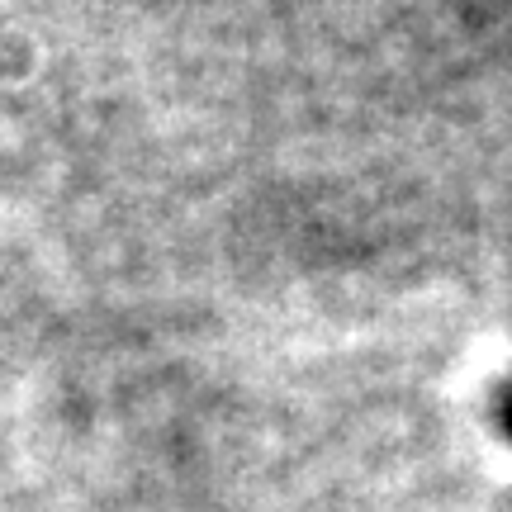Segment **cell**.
Returning <instances> with one entry per match:
<instances>
[{
	"label": "cell",
	"mask_w": 512,
	"mask_h": 512,
	"mask_svg": "<svg viewBox=\"0 0 512 512\" xmlns=\"http://www.w3.org/2000/svg\"><path fill=\"white\" fill-rule=\"evenodd\" d=\"M498 422H503V432L512 437V384L498 394Z\"/></svg>",
	"instance_id": "6da1fadb"
}]
</instances>
